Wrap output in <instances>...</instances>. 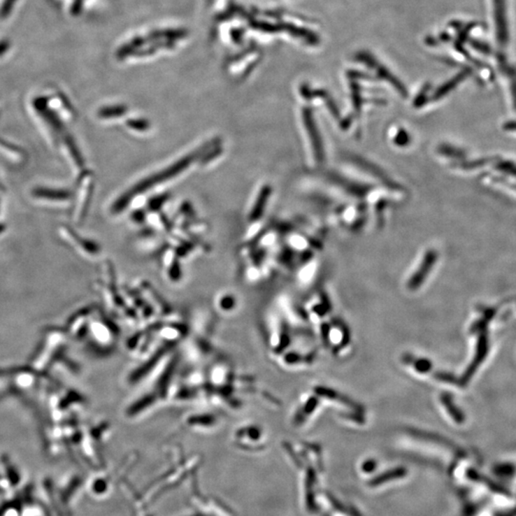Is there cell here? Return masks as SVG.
Segmentation results:
<instances>
[{
    "label": "cell",
    "mask_w": 516,
    "mask_h": 516,
    "mask_svg": "<svg viewBox=\"0 0 516 516\" xmlns=\"http://www.w3.org/2000/svg\"><path fill=\"white\" fill-rule=\"evenodd\" d=\"M194 156L190 155L189 156V157L181 159V160L178 162V163L174 164V165L171 166V168H169L168 169H166V171L160 172V173H158L157 175H155V177H153V178H148L147 180H145V181H143L142 183L138 185L137 187H133L131 192H129V194H127L124 195V196H122L121 198H120L118 202H117L116 204L114 205V210L118 212V210H122V208H126V205L127 204V203H129V198L130 195L140 194V192H142L143 190L152 187L153 185H155V183H157V182L165 181V180L171 178V177H173L174 175H175V174H178L180 173V172L183 171L184 169H186L190 163H192V160H194Z\"/></svg>",
    "instance_id": "cell-1"
},
{
    "label": "cell",
    "mask_w": 516,
    "mask_h": 516,
    "mask_svg": "<svg viewBox=\"0 0 516 516\" xmlns=\"http://www.w3.org/2000/svg\"><path fill=\"white\" fill-rule=\"evenodd\" d=\"M303 122L304 126L307 129V133H308L310 142L312 143L315 160H317V163H322L325 158L324 148H323L319 129H317L314 117H313L312 112L309 109H305L303 111Z\"/></svg>",
    "instance_id": "cell-2"
},
{
    "label": "cell",
    "mask_w": 516,
    "mask_h": 516,
    "mask_svg": "<svg viewBox=\"0 0 516 516\" xmlns=\"http://www.w3.org/2000/svg\"><path fill=\"white\" fill-rule=\"evenodd\" d=\"M437 259V252L433 250L427 251L426 255H424L423 262L420 266V269L417 271L415 275L413 276L410 281H409V287L411 289L418 288L421 285L422 282L427 278V273L431 270L432 266L434 265L435 261Z\"/></svg>",
    "instance_id": "cell-3"
},
{
    "label": "cell",
    "mask_w": 516,
    "mask_h": 516,
    "mask_svg": "<svg viewBox=\"0 0 516 516\" xmlns=\"http://www.w3.org/2000/svg\"><path fill=\"white\" fill-rule=\"evenodd\" d=\"M217 309L224 315H231L238 309V301L234 294H222L216 302Z\"/></svg>",
    "instance_id": "cell-4"
},
{
    "label": "cell",
    "mask_w": 516,
    "mask_h": 516,
    "mask_svg": "<svg viewBox=\"0 0 516 516\" xmlns=\"http://www.w3.org/2000/svg\"><path fill=\"white\" fill-rule=\"evenodd\" d=\"M271 194H272V189L269 186L263 187L261 192L258 195L257 202H255L254 210L252 212V220H257L258 218L261 217Z\"/></svg>",
    "instance_id": "cell-5"
},
{
    "label": "cell",
    "mask_w": 516,
    "mask_h": 516,
    "mask_svg": "<svg viewBox=\"0 0 516 516\" xmlns=\"http://www.w3.org/2000/svg\"><path fill=\"white\" fill-rule=\"evenodd\" d=\"M34 195L38 198H43V199L62 201L67 200L70 197L69 192L65 190L50 189H38L34 192Z\"/></svg>",
    "instance_id": "cell-6"
},
{
    "label": "cell",
    "mask_w": 516,
    "mask_h": 516,
    "mask_svg": "<svg viewBox=\"0 0 516 516\" xmlns=\"http://www.w3.org/2000/svg\"><path fill=\"white\" fill-rule=\"evenodd\" d=\"M396 143H397L398 145H400V147H405V145H408L409 142V136L408 133L406 131H403V130H401L400 133L396 136L395 139Z\"/></svg>",
    "instance_id": "cell-7"
},
{
    "label": "cell",
    "mask_w": 516,
    "mask_h": 516,
    "mask_svg": "<svg viewBox=\"0 0 516 516\" xmlns=\"http://www.w3.org/2000/svg\"><path fill=\"white\" fill-rule=\"evenodd\" d=\"M129 127H131L132 129H147L148 124H147V122H141V121H131L129 122Z\"/></svg>",
    "instance_id": "cell-8"
},
{
    "label": "cell",
    "mask_w": 516,
    "mask_h": 516,
    "mask_svg": "<svg viewBox=\"0 0 516 516\" xmlns=\"http://www.w3.org/2000/svg\"><path fill=\"white\" fill-rule=\"evenodd\" d=\"M185 516H210L208 515L207 513L200 512V510H196V512L192 513V515H187Z\"/></svg>",
    "instance_id": "cell-9"
},
{
    "label": "cell",
    "mask_w": 516,
    "mask_h": 516,
    "mask_svg": "<svg viewBox=\"0 0 516 516\" xmlns=\"http://www.w3.org/2000/svg\"><path fill=\"white\" fill-rule=\"evenodd\" d=\"M142 516H155V515H150V513H145V515Z\"/></svg>",
    "instance_id": "cell-10"
}]
</instances>
